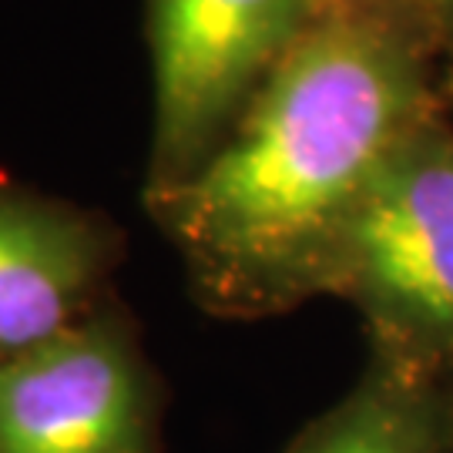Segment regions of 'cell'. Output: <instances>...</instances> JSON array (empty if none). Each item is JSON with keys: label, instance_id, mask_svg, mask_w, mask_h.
<instances>
[{"label": "cell", "instance_id": "obj_6", "mask_svg": "<svg viewBox=\"0 0 453 453\" xmlns=\"http://www.w3.org/2000/svg\"><path fill=\"white\" fill-rule=\"evenodd\" d=\"M282 453H450L443 383L372 357L357 387Z\"/></svg>", "mask_w": 453, "mask_h": 453}, {"label": "cell", "instance_id": "obj_4", "mask_svg": "<svg viewBox=\"0 0 453 453\" xmlns=\"http://www.w3.org/2000/svg\"><path fill=\"white\" fill-rule=\"evenodd\" d=\"M0 453H162L158 380L121 312L0 359Z\"/></svg>", "mask_w": 453, "mask_h": 453}, {"label": "cell", "instance_id": "obj_7", "mask_svg": "<svg viewBox=\"0 0 453 453\" xmlns=\"http://www.w3.org/2000/svg\"><path fill=\"white\" fill-rule=\"evenodd\" d=\"M423 11H437V14H453V0H410Z\"/></svg>", "mask_w": 453, "mask_h": 453}, {"label": "cell", "instance_id": "obj_2", "mask_svg": "<svg viewBox=\"0 0 453 453\" xmlns=\"http://www.w3.org/2000/svg\"><path fill=\"white\" fill-rule=\"evenodd\" d=\"M326 296L353 303L372 357L453 380V138L423 118L342 228Z\"/></svg>", "mask_w": 453, "mask_h": 453}, {"label": "cell", "instance_id": "obj_1", "mask_svg": "<svg viewBox=\"0 0 453 453\" xmlns=\"http://www.w3.org/2000/svg\"><path fill=\"white\" fill-rule=\"evenodd\" d=\"M423 118L403 34L363 4H316L209 158L148 195L195 299L252 319L326 296L349 215Z\"/></svg>", "mask_w": 453, "mask_h": 453}, {"label": "cell", "instance_id": "obj_3", "mask_svg": "<svg viewBox=\"0 0 453 453\" xmlns=\"http://www.w3.org/2000/svg\"><path fill=\"white\" fill-rule=\"evenodd\" d=\"M316 0H148L155 131L148 195L192 175L303 34Z\"/></svg>", "mask_w": 453, "mask_h": 453}, {"label": "cell", "instance_id": "obj_5", "mask_svg": "<svg viewBox=\"0 0 453 453\" xmlns=\"http://www.w3.org/2000/svg\"><path fill=\"white\" fill-rule=\"evenodd\" d=\"M114 259L118 239L108 222L0 181V359L91 316Z\"/></svg>", "mask_w": 453, "mask_h": 453}, {"label": "cell", "instance_id": "obj_8", "mask_svg": "<svg viewBox=\"0 0 453 453\" xmlns=\"http://www.w3.org/2000/svg\"><path fill=\"white\" fill-rule=\"evenodd\" d=\"M443 396H447V426H450V453H453V380L443 383Z\"/></svg>", "mask_w": 453, "mask_h": 453}]
</instances>
